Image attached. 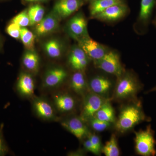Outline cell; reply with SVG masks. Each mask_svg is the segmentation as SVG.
<instances>
[{"mask_svg":"<svg viewBox=\"0 0 156 156\" xmlns=\"http://www.w3.org/2000/svg\"><path fill=\"white\" fill-rule=\"evenodd\" d=\"M156 5V0H141L138 23L143 30L147 28Z\"/></svg>","mask_w":156,"mask_h":156,"instance_id":"obj_16","label":"cell"},{"mask_svg":"<svg viewBox=\"0 0 156 156\" xmlns=\"http://www.w3.org/2000/svg\"><path fill=\"white\" fill-rule=\"evenodd\" d=\"M128 10V7L125 3L116 4L109 7L94 18L103 21H116L124 17Z\"/></svg>","mask_w":156,"mask_h":156,"instance_id":"obj_13","label":"cell"},{"mask_svg":"<svg viewBox=\"0 0 156 156\" xmlns=\"http://www.w3.org/2000/svg\"><path fill=\"white\" fill-rule=\"evenodd\" d=\"M80 117H72L62 121V126L79 140L89 136L88 128Z\"/></svg>","mask_w":156,"mask_h":156,"instance_id":"obj_10","label":"cell"},{"mask_svg":"<svg viewBox=\"0 0 156 156\" xmlns=\"http://www.w3.org/2000/svg\"><path fill=\"white\" fill-rule=\"evenodd\" d=\"M66 70L61 67L51 68L47 71L43 79L45 88H52L61 85L67 77Z\"/></svg>","mask_w":156,"mask_h":156,"instance_id":"obj_12","label":"cell"},{"mask_svg":"<svg viewBox=\"0 0 156 156\" xmlns=\"http://www.w3.org/2000/svg\"><path fill=\"white\" fill-rule=\"evenodd\" d=\"M30 26H35L39 23L44 17L45 9L39 3L31 5L27 9Z\"/></svg>","mask_w":156,"mask_h":156,"instance_id":"obj_24","label":"cell"},{"mask_svg":"<svg viewBox=\"0 0 156 156\" xmlns=\"http://www.w3.org/2000/svg\"><path fill=\"white\" fill-rule=\"evenodd\" d=\"M35 35L26 27L20 30V39L27 50H34V48Z\"/></svg>","mask_w":156,"mask_h":156,"instance_id":"obj_26","label":"cell"},{"mask_svg":"<svg viewBox=\"0 0 156 156\" xmlns=\"http://www.w3.org/2000/svg\"><path fill=\"white\" fill-rule=\"evenodd\" d=\"M78 45L94 62L101 59L108 52V48L104 45L95 41L89 36L77 41Z\"/></svg>","mask_w":156,"mask_h":156,"instance_id":"obj_6","label":"cell"},{"mask_svg":"<svg viewBox=\"0 0 156 156\" xmlns=\"http://www.w3.org/2000/svg\"><path fill=\"white\" fill-rule=\"evenodd\" d=\"M142 88V85L134 75L124 73L119 78L114 97L121 100L134 98Z\"/></svg>","mask_w":156,"mask_h":156,"instance_id":"obj_2","label":"cell"},{"mask_svg":"<svg viewBox=\"0 0 156 156\" xmlns=\"http://www.w3.org/2000/svg\"><path fill=\"white\" fill-rule=\"evenodd\" d=\"M92 1H94V0H84V1H86V2H92Z\"/></svg>","mask_w":156,"mask_h":156,"instance_id":"obj_36","label":"cell"},{"mask_svg":"<svg viewBox=\"0 0 156 156\" xmlns=\"http://www.w3.org/2000/svg\"><path fill=\"white\" fill-rule=\"evenodd\" d=\"M21 28L19 25L11 21L6 27V31L10 36L13 38L19 39H20Z\"/></svg>","mask_w":156,"mask_h":156,"instance_id":"obj_29","label":"cell"},{"mask_svg":"<svg viewBox=\"0 0 156 156\" xmlns=\"http://www.w3.org/2000/svg\"><path fill=\"white\" fill-rule=\"evenodd\" d=\"M104 97L91 92L85 97L80 118L85 122H89L106 101Z\"/></svg>","mask_w":156,"mask_h":156,"instance_id":"obj_7","label":"cell"},{"mask_svg":"<svg viewBox=\"0 0 156 156\" xmlns=\"http://www.w3.org/2000/svg\"><path fill=\"white\" fill-rule=\"evenodd\" d=\"M66 30L68 34L77 41L89 36L87 20L82 12L77 13L68 21Z\"/></svg>","mask_w":156,"mask_h":156,"instance_id":"obj_5","label":"cell"},{"mask_svg":"<svg viewBox=\"0 0 156 156\" xmlns=\"http://www.w3.org/2000/svg\"><path fill=\"white\" fill-rule=\"evenodd\" d=\"M92 128L95 131L101 132L108 129L111 123L105 122L93 117L89 121Z\"/></svg>","mask_w":156,"mask_h":156,"instance_id":"obj_28","label":"cell"},{"mask_svg":"<svg viewBox=\"0 0 156 156\" xmlns=\"http://www.w3.org/2000/svg\"><path fill=\"white\" fill-rule=\"evenodd\" d=\"M89 87L91 92L104 97L109 92L112 83L108 78L103 76H96L91 79Z\"/></svg>","mask_w":156,"mask_h":156,"instance_id":"obj_17","label":"cell"},{"mask_svg":"<svg viewBox=\"0 0 156 156\" xmlns=\"http://www.w3.org/2000/svg\"><path fill=\"white\" fill-rule=\"evenodd\" d=\"M26 2H47L50 0H24Z\"/></svg>","mask_w":156,"mask_h":156,"instance_id":"obj_33","label":"cell"},{"mask_svg":"<svg viewBox=\"0 0 156 156\" xmlns=\"http://www.w3.org/2000/svg\"><path fill=\"white\" fill-rule=\"evenodd\" d=\"M84 2V0H56L52 11L59 19H65L78 11Z\"/></svg>","mask_w":156,"mask_h":156,"instance_id":"obj_8","label":"cell"},{"mask_svg":"<svg viewBox=\"0 0 156 156\" xmlns=\"http://www.w3.org/2000/svg\"><path fill=\"white\" fill-rule=\"evenodd\" d=\"M2 1V0H0V1Z\"/></svg>","mask_w":156,"mask_h":156,"instance_id":"obj_37","label":"cell"},{"mask_svg":"<svg viewBox=\"0 0 156 156\" xmlns=\"http://www.w3.org/2000/svg\"><path fill=\"white\" fill-rule=\"evenodd\" d=\"M16 89L20 95L31 97L34 93L35 83L32 76L29 73L23 72L17 80Z\"/></svg>","mask_w":156,"mask_h":156,"instance_id":"obj_15","label":"cell"},{"mask_svg":"<svg viewBox=\"0 0 156 156\" xmlns=\"http://www.w3.org/2000/svg\"><path fill=\"white\" fill-rule=\"evenodd\" d=\"M53 100L56 108L61 112L71 111L75 106L74 99L67 94H57L54 96Z\"/></svg>","mask_w":156,"mask_h":156,"instance_id":"obj_18","label":"cell"},{"mask_svg":"<svg viewBox=\"0 0 156 156\" xmlns=\"http://www.w3.org/2000/svg\"><path fill=\"white\" fill-rule=\"evenodd\" d=\"M154 25L156 26V16L154 20Z\"/></svg>","mask_w":156,"mask_h":156,"instance_id":"obj_35","label":"cell"},{"mask_svg":"<svg viewBox=\"0 0 156 156\" xmlns=\"http://www.w3.org/2000/svg\"><path fill=\"white\" fill-rule=\"evenodd\" d=\"M11 22L19 25L21 28L30 26V20L29 17L27 9L23 10L17 14L11 20Z\"/></svg>","mask_w":156,"mask_h":156,"instance_id":"obj_27","label":"cell"},{"mask_svg":"<svg viewBox=\"0 0 156 156\" xmlns=\"http://www.w3.org/2000/svg\"><path fill=\"white\" fill-rule=\"evenodd\" d=\"M94 117L98 119L111 123L114 122L115 121L114 109L109 102L107 100L96 112Z\"/></svg>","mask_w":156,"mask_h":156,"instance_id":"obj_22","label":"cell"},{"mask_svg":"<svg viewBox=\"0 0 156 156\" xmlns=\"http://www.w3.org/2000/svg\"><path fill=\"white\" fill-rule=\"evenodd\" d=\"M87 83L85 76L82 71H76L71 79L70 86L76 93L82 94L87 88Z\"/></svg>","mask_w":156,"mask_h":156,"instance_id":"obj_23","label":"cell"},{"mask_svg":"<svg viewBox=\"0 0 156 156\" xmlns=\"http://www.w3.org/2000/svg\"><path fill=\"white\" fill-rule=\"evenodd\" d=\"M102 151L106 156L119 155L120 151L115 134H112L110 139L107 141L105 145L103 147Z\"/></svg>","mask_w":156,"mask_h":156,"instance_id":"obj_25","label":"cell"},{"mask_svg":"<svg viewBox=\"0 0 156 156\" xmlns=\"http://www.w3.org/2000/svg\"><path fill=\"white\" fill-rule=\"evenodd\" d=\"M135 150L140 155H156V140L154 136V131L150 125L144 130L135 132Z\"/></svg>","mask_w":156,"mask_h":156,"instance_id":"obj_3","label":"cell"},{"mask_svg":"<svg viewBox=\"0 0 156 156\" xmlns=\"http://www.w3.org/2000/svg\"><path fill=\"white\" fill-rule=\"evenodd\" d=\"M150 121L147 116L140 101L133 102L124 107L120 112L115 124L117 131L122 133L131 130L139 123Z\"/></svg>","mask_w":156,"mask_h":156,"instance_id":"obj_1","label":"cell"},{"mask_svg":"<svg viewBox=\"0 0 156 156\" xmlns=\"http://www.w3.org/2000/svg\"><path fill=\"white\" fill-rule=\"evenodd\" d=\"M4 124L0 126V156L6 155L9 152V148L7 145L3 134Z\"/></svg>","mask_w":156,"mask_h":156,"instance_id":"obj_30","label":"cell"},{"mask_svg":"<svg viewBox=\"0 0 156 156\" xmlns=\"http://www.w3.org/2000/svg\"><path fill=\"white\" fill-rule=\"evenodd\" d=\"M89 58L83 50L78 45L72 48L68 61L73 69L76 71L83 72L88 65Z\"/></svg>","mask_w":156,"mask_h":156,"instance_id":"obj_11","label":"cell"},{"mask_svg":"<svg viewBox=\"0 0 156 156\" xmlns=\"http://www.w3.org/2000/svg\"><path fill=\"white\" fill-rule=\"evenodd\" d=\"M33 106L35 112L41 119L47 121L56 119L54 109L45 99L40 98H35L33 102Z\"/></svg>","mask_w":156,"mask_h":156,"instance_id":"obj_14","label":"cell"},{"mask_svg":"<svg viewBox=\"0 0 156 156\" xmlns=\"http://www.w3.org/2000/svg\"><path fill=\"white\" fill-rule=\"evenodd\" d=\"M44 48L45 53L51 58H59L63 52L61 42L56 39L48 40L44 44Z\"/></svg>","mask_w":156,"mask_h":156,"instance_id":"obj_21","label":"cell"},{"mask_svg":"<svg viewBox=\"0 0 156 156\" xmlns=\"http://www.w3.org/2000/svg\"><path fill=\"white\" fill-rule=\"evenodd\" d=\"M123 3H125L124 0H94L90 2V15L94 17L109 7Z\"/></svg>","mask_w":156,"mask_h":156,"instance_id":"obj_20","label":"cell"},{"mask_svg":"<svg viewBox=\"0 0 156 156\" xmlns=\"http://www.w3.org/2000/svg\"><path fill=\"white\" fill-rule=\"evenodd\" d=\"M156 92V87H154L153 88H152V89H151L150 90H149L147 92Z\"/></svg>","mask_w":156,"mask_h":156,"instance_id":"obj_34","label":"cell"},{"mask_svg":"<svg viewBox=\"0 0 156 156\" xmlns=\"http://www.w3.org/2000/svg\"><path fill=\"white\" fill-rule=\"evenodd\" d=\"M84 147L86 150L88 151L91 152L92 153L98 155V152L96 150L95 148L94 147V146L92 144V143L91 142V140L89 139V138L86 140L84 142Z\"/></svg>","mask_w":156,"mask_h":156,"instance_id":"obj_32","label":"cell"},{"mask_svg":"<svg viewBox=\"0 0 156 156\" xmlns=\"http://www.w3.org/2000/svg\"><path fill=\"white\" fill-rule=\"evenodd\" d=\"M60 20L56 14L51 11L34 26L35 35L42 37L54 32L58 28Z\"/></svg>","mask_w":156,"mask_h":156,"instance_id":"obj_9","label":"cell"},{"mask_svg":"<svg viewBox=\"0 0 156 156\" xmlns=\"http://www.w3.org/2000/svg\"><path fill=\"white\" fill-rule=\"evenodd\" d=\"M96 67L119 78L124 73L119 56L115 51H109L101 59L95 62Z\"/></svg>","mask_w":156,"mask_h":156,"instance_id":"obj_4","label":"cell"},{"mask_svg":"<svg viewBox=\"0 0 156 156\" xmlns=\"http://www.w3.org/2000/svg\"><path fill=\"white\" fill-rule=\"evenodd\" d=\"M89 138L92 143V144L95 148L96 150L98 152V153H100L101 150V143L100 138L97 135L95 134H92L89 136Z\"/></svg>","mask_w":156,"mask_h":156,"instance_id":"obj_31","label":"cell"},{"mask_svg":"<svg viewBox=\"0 0 156 156\" xmlns=\"http://www.w3.org/2000/svg\"><path fill=\"white\" fill-rule=\"evenodd\" d=\"M22 64L28 71L37 72L40 64V58L37 53L34 50H27L23 56Z\"/></svg>","mask_w":156,"mask_h":156,"instance_id":"obj_19","label":"cell"}]
</instances>
